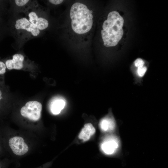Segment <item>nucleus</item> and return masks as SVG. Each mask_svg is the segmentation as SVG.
I'll return each instance as SVG.
<instances>
[{
	"label": "nucleus",
	"instance_id": "1",
	"mask_svg": "<svg viewBox=\"0 0 168 168\" xmlns=\"http://www.w3.org/2000/svg\"><path fill=\"white\" fill-rule=\"evenodd\" d=\"M69 16L73 34L82 37L91 32L93 24V12L86 5L79 2L74 3L70 9Z\"/></svg>",
	"mask_w": 168,
	"mask_h": 168
},
{
	"label": "nucleus",
	"instance_id": "2",
	"mask_svg": "<svg viewBox=\"0 0 168 168\" xmlns=\"http://www.w3.org/2000/svg\"><path fill=\"white\" fill-rule=\"evenodd\" d=\"M123 18L117 12L113 11L108 14L103 22L101 31L104 45L106 47H114L120 40L123 35Z\"/></svg>",
	"mask_w": 168,
	"mask_h": 168
},
{
	"label": "nucleus",
	"instance_id": "3",
	"mask_svg": "<svg viewBox=\"0 0 168 168\" xmlns=\"http://www.w3.org/2000/svg\"><path fill=\"white\" fill-rule=\"evenodd\" d=\"M42 109L41 104L36 101H29L21 109V114L22 116L29 119L36 121L41 117Z\"/></svg>",
	"mask_w": 168,
	"mask_h": 168
},
{
	"label": "nucleus",
	"instance_id": "4",
	"mask_svg": "<svg viewBox=\"0 0 168 168\" xmlns=\"http://www.w3.org/2000/svg\"><path fill=\"white\" fill-rule=\"evenodd\" d=\"M15 27L18 32H24V34H28L33 37L38 36L40 33V30L26 17L17 19L15 22Z\"/></svg>",
	"mask_w": 168,
	"mask_h": 168
},
{
	"label": "nucleus",
	"instance_id": "5",
	"mask_svg": "<svg viewBox=\"0 0 168 168\" xmlns=\"http://www.w3.org/2000/svg\"><path fill=\"white\" fill-rule=\"evenodd\" d=\"M119 147V142L115 136L110 135L105 137L100 144L102 151L106 155L115 153Z\"/></svg>",
	"mask_w": 168,
	"mask_h": 168
},
{
	"label": "nucleus",
	"instance_id": "6",
	"mask_svg": "<svg viewBox=\"0 0 168 168\" xmlns=\"http://www.w3.org/2000/svg\"><path fill=\"white\" fill-rule=\"evenodd\" d=\"M33 8H31L30 9H29L25 12H26V18L40 30L45 29L49 26L48 21L33 10Z\"/></svg>",
	"mask_w": 168,
	"mask_h": 168
},
{
	"label": "nucleus",
	"instance_id": "7",
	"mask_svg": "<svg viewBox=\"0 0 168 168\" xmlns=\"http://www.w3.org/2000/svg\"><path fill=\"white\" fill-rule=\"evenodd\" d=\"M9 145L16 155H23L28 151L29 148L25 143L24 139L21 137L16 136L10 138L8 141Z\"/></svg>",
	"mask_w": 168,
	"mask_h": 168
},
{
	"label": "nucleus",
	"instance_id": "8",
	"mask_svg": "<svg viewBox=\"0 0 168 168\" xmlns=\"http://www.w3.org/2000/svg\"><path fill=\"white\" fill-rule=\"evenodd\" d=\"M24 60V57L22 54H15L13 56L12 59L6 61L5 65L8 69L20 70L23 68Z\"/></svg>",
	"mask_w": 168,
	"mask_h": 168
},
{
	"label": "nucleus",
	"instance_id": "9",
	"mask_svg": "<svg viewBox=\"0 0 168 168\" xmlns=\"http://www.w3.org/2000/svg\"><path fill=\"white\" fill-rule=\"evenodd\" d=\"M99 127L103 132H110L113 130L116 126V123L114 118L107 115L102 118L99 123Z\"/></svg>",
	"mask_w": 168,
	"mask_h": 168
},
{
	"label": "nucleus",
	"instance_id": "10",
	"mask_svg": "<svg viewBox=\"0 0 168 168\" xmlns=\"http://www.w3.org/2000/svg\"><path fill=\"white\" fill-rule=\"evenodd\" d=\"M95 132V128L93 125L91 123H87L82 128L79 134L78 138L84 141H86L90 139Z\"/></svg>",
	"mask_w": 168,
	"mask_h": 168
},
{
	"label": "nucleus",
	"instance_id": "11",
	"mask_svg": "<svg viewBox=\"0 0 168 168\" xmlns=\"http://www.w3.org/2000/svg\"><path fill=\"white\" fill-rule=\"evenodd\" d=\"M65 104L64 100L61 98H57L51 102L50 106L51 112L54 114H59L64 108Z\"/></svg>",
	"mask_w": 168,
	"mask_h": 168
},
{
	"label": "nucleus",
	"instance_id": "12",
	"mask_svg": "<svg viewBox=\"0 0 168 168\" xmlns=\"http://www.w3.org/2000/svg\"><path fill=\"white\" fill-rule=\"evenodd\" d=\"M14 2L16 6L21 8L24 9L26 8L25 12L27 9L26 6L30 8L36 7L38 5L36 1H31L29 0H16Z\"/></svg>",
	"mask_w": 168,
	"mask_h": 168
},
{
	"label": "nucleus",
	"instance_id": "13",
	"mask_svg": "<svg viewBox=\"0 0 168 168\" xmlns=\"http://www.w3.org/2000/svg\"><path fill=\"white\" fill-rule=\"evenodd\" d=\"M137 68L134 72V77L136 82H139V80L144 76L147 70V67L144 65H139L136 67Z\"/></svg>",
	"mask_w": 168,
	"mask_h": 168
},
{
	"label": "nucleus",
	"instance_id": "14",
	"mask_svg": "<svg viewBox=\"0 0 168 168\" xmlns=\"http://www.w3.org/2000/svg\"><path fill=\"white\" fill-rule=\"evenodd\" d=\"M6 66L3 62L0 61V74H4L6 72Z\"/></svg>",
	"mask_w": 168,
	"mask_h": 168
},
{
	"label": "nucleus",
	"instance_id": "15",
	"mask_svg": "<svg viewBox=\"0 0 168 168\" xmlns=\"http://www.w3.org/2000/svg\"><path fill=\"white\" fill-rule=\"evenodd\" d=\"M48 1L52 4L58 5L61 4L64 1L62 0H49Z\"/></svg>",
	"mask_w": 168,
	"mask_h": 168
},
{
	"label": "nucleus",
	"instance_id": "16",
	"mask_svg": "<svg viewBox=\"0 0 168 168\" xmlns=\"http://www.w3.org/2000/svg\"><path fill=\"white\" fill-rule=\"evenodd\" d=\"M2 92L0 90V100L2 98Z\"/></svg>",
	"mask_w": 168,
	"mask_h": 168
},
{
	"label": "nucleus",
	"instance_id": "17",
	"mask_svg": "<svg viewBox=\"0 0 168 168\" xmlns=\"http://www.w3.org/2000/svg\"><path fill=\"white\" fill-rule=\"evenodd\" d=\"M2 164L0 163V168H2Z\"/></svg>",
	"mask_w": 168,
	"mask_h": 168
}]
</instances>
